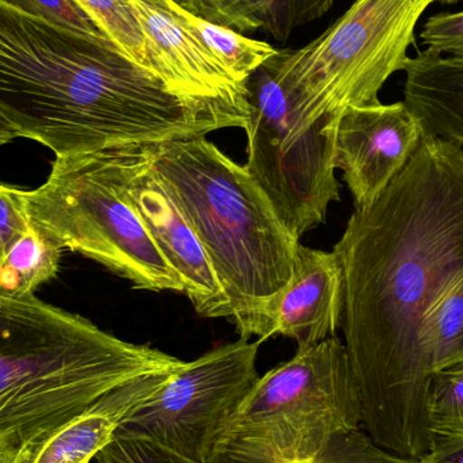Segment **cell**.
<instances>
[{
	"mask_svg": "<svg viewBox=\"0 0 463 463\" xmlns=\"http://www.w3.org/2000/svg\"><path fill=\"white\" fill-rule=\"evenodd\" d=\"M429 421L432 435L463 437V364L432 377Z\"/></svg>",
	"mask_w": 463,
	"mask_h": 463,
	"instance_id": "cell-21",
	"label": "cell"
},
{
	"mask_svg": "<svg viewBox=\"0 0 463 463\" xmlns=\"http://www.w3.org/2000/svg\"><path fill=\"white\" fill-rule=\"evenodd\" d=\"M19 194L30 222L62 250L98 261L136 288L184 294L125 193L121 151L56 159L45 184Z\"/></svg>",
	"mask_w": 463,
	"mask_h": 463,
	"instance_id": "cell-6",
	"label": "cell"
},
{
	"mask_svg": "<svg viewBox=\"0 0 463 463\" xmlns=\"http://www.w3.org/2000/svg\"><path fill=\"white\" fill-rule=\"evenodd\" d=\"M184 364L34 294L0 293V439L24 458L113 389Z\"/></svg>",
	"mask_w": 463,
	"mask_h": 463,
	"instance_id": "cell-3",
	"label": "cell"
},
{
	"mask_svg": "<svg viewBox=\"0 0 463 463\" xmlns=\"http://www.w3.org/2000/svg\"><path fill=\"white\" fill-rule=\"evenodd\" d=\"M154 2L165 8L195 41L213 54L227 68L234 80L242 86H247L250 76L279 53L269 43L245 37L230 27L220 26L190 13L176 0Z\"/></svg>",
	"mask_w": 463,
	"mask_h": 463,
	"instance_id": "cell-17",
	"label": "cell"
},
{
	"mask_svg": "<svg viewBox=\"0 0 463 463\" xmlns=\"http://www.w3.org/2000/svg\"><path fill=\"white\" fill-rule=\"evenodd\" d=\"M206 21L234 32L263 30L267 34L285 40L296 27L323 16L334 0H176Z\"/></svg>",
	"mask_w": 463,
	"mask_h": 463,
	"instance_id": "cell-16",
	"label": "cell"
},
{
	"mask_svg": "<svg viewBox=\"0 0 463 463\" xmlns=\"http://www.w3.org/2000/svg\"><path fill=\"white\" fill-rule=\"evenodd\" d=\"M423 342L432 375L463 364V278L427 318Z\"/></svg>",
	"mask_w": 463,
	"mask_h": 463,
	"instance_id": "cell-19",
	"label": "cell"
},
{
	"mask_svg": "<svg viewBox=\"0 0 463 463\" xmlns=\"http://www.w3.org/2000/svg\"><path fill=\"white\" fill-rule=\"evenodd\" d=\"M343 271L336 253L299 242L294 274L275 312L272 336L288 337L307 350L334 337L342 324Z\"/></svg>",
	"mask_w": 463,
	"mask_h": 463,
	"instance_id": "cell-13",
	"label": "cell"
},
{
	"mask_svg": "<svg viewBox=\"0 0 463 463\" xmlns=\"http://www.w3.org/2000/svg\"><path fill=\"white\" fill-rule=\"evenodd\" d=\"M358 429L361 400L347 351L328 337L258 378L208 463H315L335 438Z\"/></svg>",
	"mask_w": 463,
	"mask_h": 463,
	"instance_id": "cell-5",
	"label": "cell"
},
{
	"mask_svg": "<svg viewBox=\"0 0 463 463\" xmlns=\"http://www.w3.org/2000/svg\"><path fill=\"white\" fill-rule=\"evenodd\" d=\"M0 114L56 159L206 136L245 121L171 91L108 38L0 3Z\"/></svg>",
	"mask_w": 463,
	"mask_h": 463,
	"instance_id": "cell-2",
	"label": "cell"
},
{
	"mask_svg": "<svg viewBox=\"0 0 463 463\" xmlns=\"http://www.w3.org/2000/svg\"><path fill=\"white\" fill-rule=\"evenodd\" d=\"M149 168L197 234L230 298L240 337H272L299 240L245 165L206 136L144 146Z\"/></svg>",
	"mask_w": 463,
	"mask_h": 463,
	"instance_id": "cell-4",
	"label": "cell"
},
{
	"mask_svg": "<svg viewBox=\"0 0 463 463\" xmlns=\"http://www.w3.org/2000/svg\"><path fill=\"white\" fill-rule=\"evenodd\" d=\"M419 463H463V437L434 435L429 454Z\"/></svg>",
	"mask_w": 463,
	"mask_h": 463,
	"instance_id": "cell-26",
	"label": "cell"
},
{
	"mask_svg": "<svg viewBox=\"0 0 463 463\" xmlns=\"http://www.w3.org/2000/svg\"><path fill=\"white\" fill-rule=\"evenodd\" d=\"M72 2H75L105 33L106 37L116 43L133 61L155 73L151 54H149L148 40L132 0H72Z\"/></svg>",
	"mask_w": 463,
	"mask_h": 463,
	"instance_id": "cell-20",
	"label": "cell"
},
{
	"mask_svg": "<svg viewBox=\"0 0 463 463\" xmlns=\"http://www.w3.org/2000/svg\"><path fill=\"white\" fill-rule=\"evenodd\" d=\"M404 103L423 135L463 151V57L419 52L405 65Z\"/></svg>",
	"mask_w": 463,
	"mask_h": 463,
	"instance_id": "cell-15",
	"label": "cell"
},
{
	"mask_svg": "<svg viewBox=\"0 0 463 463\" xmlns=\"http://www.w3.org/2000/svg\"><path fill=\"white\" fill-rule=\"evenodd\" d=\"M0 463H24V454L7 440L0 439Z\"/></svg>",
	"mask_w": 463,
	"mask_h": 463,
	"instance_id": "cell-27",
	"label": "cell"
},
{
	"mask_svg": "<svg viewBox=\"0 0 463 463\" xmlns=\"http://www.w3.org/2000/svg\"><path fill=\"white\" fill-rule=\"evenodd\" d=\"M260 345L240 337L184 362L118 431L146 438L190 461L208 463L217 438L258 381Z\"/></svg>",
	"mask_w": 463,
	"mask_h": 463,
	"instance_id": "cell-9",
	"label": "cell"
},
{
	"mask_svg": "<svg viewBox=\"0 0 463 463\" xmlns=\"http://www.w3.org/2000/svg\"><path fill=\"white\" fill-rule=\"evenodd\" d=\"M30 230L18 187L0 184V266L15 242Z\"/></svg>",
	"mask_w": 463,
	"mask_h": 463,
	"instance_id": "cell-24",
	"label": "cell"
},
{
	"mask_svg": "<svg viewBox=\"0 0 463 463\" xmlns=\"http://www.w3.org/2000/svg\"><path fill=\"white\" fill-rule=\"evenodd\" d=\"M334 252L362 429L385 450L421 459L434 442L424 328L463 278L462 149L423 135L383 194L354 212Z\"/></svg>",
	"mask_w": 463,
	"mask_h": 463,
	"instance_id": "cell-1",
	"label": "cell"
},
{
	"mask_svg": "<svg viewBox=\"0 0 463 463\" xmlns=\"http://www.w3.org/2000/svg\"><path fill=\"white\" fill-rule=\"evenodd\" d=\"M0 3L72 32L108 38L98 24L72 0H0Z\"/></svg>",
	"mask_w": 463,
	"mask_h": 463,
	"instance_id": "cell-22",
	"label": "cell"
},
{
	"mask_svg": "<svg viewBox=\"0 0 463 463\" xmlns=\"http://www.w3.org/2000/svg\"><path fill=\"white\" fill-rule=\"evenodd\" d=\"M91 463H198L176 456L156 443L117 431L113 440Z\"/></svg>",
	"mask_w": 463,
	"mask_h": 463,
	"instance_id": "cell-23",
	"label": "cell"
},
{
	"mask_svg": "<svg viewBox=\"0 0 463 463\" xmlns=\"http://www.w3.org/2000/svg\"><path fill=\"white\" fill-rule=\"evenodd\" d=\"M423 137L416 117L402 102L351 106L340 114L335 165L356 209L372 205L410 162Z\"/></svg>",
	"mask_w": 463,
	"mask_h": 463,
	"instance_id": "cell-11",
	"label": "cell"
},
{
	"mask_svg": "<svg viewBox=\"0 0 463 463\" xmlns=\"http://www.w3.org/2000/svg\"><path fill=\"white\" fill-rule=\"evenodd\" d=\"M430 0H355L324 34L264 67L305 128L351 106L380 103L381 90L404 71Z\"/></svg>",
	"mask_w": 463,
	"mask_h": 463,
	"instance_id": "cell-7",
	"label": "cell"
},
{
	"mask_svg": "<svg viewBox=\"0 0 463 463\" xmlns=\"http://www.w3.org/2000/svg\"><path fill=\"white\" fill-rule=\"evenodd\" d=\"M15 138H18L15 130L5 121V117L0 114V146L13 143Z\"/></svg>",
	"mask_w": 463,
	"mask_h": 463,
	"instance_id": "cell-28",
	"label": "cell"
},
{
	"mask_svg": "<svg viewBox=\"0 0 463 463\" xmlns=\"http://www.w3.org/2000/svg\"><path fill=\"white\" fill-rule=\"evenodd\" d=\"M421 40L435 53L463 57V11L439 13L429 18L421 30Z\"/></svg>",
	"mask_w": 463,
	"mask_h": 463,
	"instance_id": "cell-25",
	"label": "cell"
},
{
	"mask_svg": "<svg viewBox=\"0 0 463 463\" xmlns=\"http://www.w3.org/2000/svg\"><path fill=\"white\" fill-rule=\"evenodd\" d=\"M250 118L247 165L297 239L326 222L329 205L340 201L335 152L340 116L323 117L305 128L288 95L261 67L248 80Z\"/></svg>",
	"mask_w": 463,
	"mask_h": 463,
	"instance_id": "cell-8",
	"label": "cell"
},
{
	"mask_svg": "<svg viewBox=\"0 0 463 463\" xmlns=\"http://www.w3.org/2000/svg\"><path fill=\"white\" fill-rule=\"evenodd\" d=\"M122 181L171 269L178 274L198 315L232 318L230 298L192 225L152 173L143 148L122 149Z\"/></svg>",
	"mask_w": 463,
	"mask_h": 463,
	"instance_id": "cell-10",
	"label": "cell"
},
{
	"mask_svg": "<svg viewBox=\"0 0 463 463\" xmlns=\"http://www.w3.org/2000/svg\"><path fill=\"white\" fill-rule=\"evenodd\" d=\"M148 40L155 73L184 99L250 118L247 86L154 0H132Z\"/></svg>",
	"mask_w": 463,
	"mask_h": 463,
	"instance_id": "cell-12",
	"label": "cell"
},
{
	"mask_svg": "<svg viewBox=\"0 0 463 463\" xmlns=\"http://www.w3.org/2000/svg\"><path fill=\"white\" fill-rule=\"evenodd\" d=\"M431 3L439 2L446 3V5H453V3L462 2V0H430Z\"/></svg>",
	"mask_w": 463,
	"mask_h": 463,
	"instance_id": "cell-29",
	"label": "cell"
},
{
	"mask_svg": "<svg viewBox=\"0 0 463 463\" xmlns=\"http://www.w3.org/2000/svg\"><path fill=\"white\" fill-rule=\"evenodd\" d=\"M173 372L143 375L109 392L56 430L24 457V463H91L113 440L125 419L148 402Z\"/></svg>",
	"mask_w": 463,
	"mask_h": 463,
	"instance_id": "cell-14",
	"label": "cell"
},
{
	"mask_svg": "<svg viewBox=\"0 0 463 463\" xmlns=\"http://www.w3.org/2000/svg\"><path fill=\"white\" fill-rule=\"evenodd\" d=\"M62 248L30 222V230L15 242L0 266V293L34 294L43 283L56 277Z\"/></svg>",
	"mask_w": 463,
	"mask_h": 463,
	"instance_id": "cell-18",
	"label": "cell"
}]
</instances>
